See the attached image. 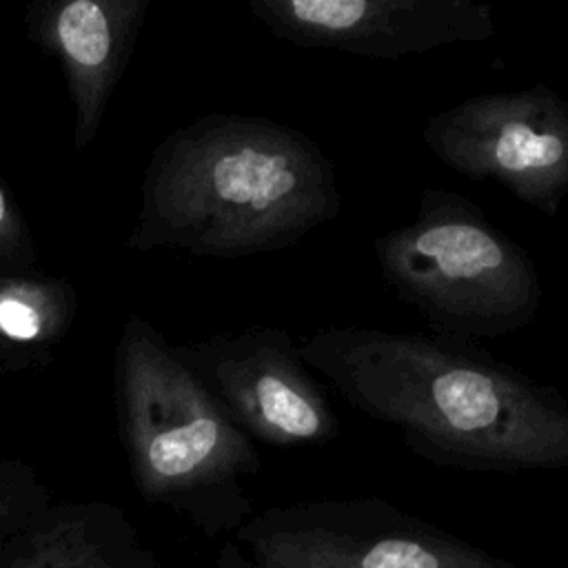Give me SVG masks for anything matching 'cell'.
Listing matches in <instances>:
<instances>
[{
    "mask_svg": "<svg viewBox=\"0 0 568 568\" xmlns=\"http://www.w3.org/2000/svg\"><path fill=\"white\" fill-rule=\"evenodd\" d=\"M297 346L353 408L397 428L430 464L475 473L568 466L564 395L477 342L342 326Z\"/></svg>",
    "mask_w": 568,
    "mask_h": 568,
    "instance_id": "6da1fadb",
    "label": "cell"
},
{
    "mask_svg": "<svg viewBox=\"0 0 568 568\" xmlns=\"http://www.w3.org/2000/svg\"><path fill=\"white\" fill-rule=\"evenodd\" d=\"M339 211L335 164L304 131L262 115L206 113L153 146L126 246L197 257L273 253Z\"/></svg>",
    "mask_w": 568,
    "mask_h": 568,
    "instance_id": "7a4b0ae2",
    "label": "cell"
},
{
    "mask_svg": "<svg viewBox=\"0 0 568 568\" xmlns=\"http://www.w3.org/2000/svg\"><path fill=\"white\" fill-rule=\"evenodd\" d=\"M118 435L138 493L204 537L235 532L255 510L246 479L262 470L246 437L173 357L144 317L122 324L113 353Z\"/></svg>",
    "mask_w": 568,
    "mask_h": 568,
    "instance_id": "3957f363",
    "label": "cell"
},
{
    "mask_svg": "<svg viewBox=\"0 0 568 568\" xmlns=\"http://www.w3.org/2000/svg\"><path fill=\"white\" fill-rule=\"evenodd\" d=\"M373 251L395 297L430 333L504 337L539 311L535 262L462 193L426 186L413 220L377 235Z\"/></svg>",
    "mask_w": 568,
    "mask_h": 568,
    "instance_id": "277c9868",
    "label": "cell"
},
{
    "mask_svg": "<svg viewBox=\"0 0 568 568\" xmlns=\"http://www.w3.org/2000/svg\"><path fill=\"white\" fill-rule=\"evenodd\" d=\"M231 541L277 568H515L379 497L268 506Z\"/></svg>",
    "mask_w": 568,
    "mask_h": 568,
    "instance_id": "5b68a950",
    "label": "cell"
},
{
    "mask_svg": "<svg viewBox=\"0 0 568 568\" xmlns=\"http://www.w3.org/2000/svg\"><path fill=\"white\" fill-rule=\"evenodd\" d=\"M422 138L455 173L497 182L544 215L568 195V109L544 82L466 98L430 115Z\"/></svg>",
    "mask_w": 568,
    "mask_h": 568,
    "instance_id": "8992f818",
    "label": "cell"
},
{
    "mask_svg": "<svg viewBox=\"0 0 568 568\" xmlns=\"http://www.w3.org/2000/svg\"><path fill=\"white\" fill-rule=\"evenodd\" d=\"M171 348L217 408L253 442L306 448L339 435V417L326 388L304 364L288 331L251 326Z\"/></svg>",
    "mask_w": 568,
    "mask_h": 568,
    "instance_id": "52a82bcc",
    "label": "cell"
},
{
    "mask_svg": "<svg viewBox=\"0 0 568 568\" xmlns=\"http://www.w3.org/2000/svg\"><path fill=\"white\" fill-rule=\"evenodd\" d=\"M251 16L302 49L397 60L495 36L493 7L473 0H248Z\"/></svg>",
    "mask_w": 568,
    "mask_h": 568,
    "instance_id": "ba28073f",
    "label": "cell"
},
{
    "mask_svg": "<svg viewBox=\"0 0 568 568\" xmlns=\"http://www.w3.org/2000/svg\"><path fill=\"white\" fill-rule=\"evenodd\" d=\"M149 7L151 0H55L33 7L29 16L31 38L62 67L78 151L100 131Z\"/></svg>",
    "mask_w": 568,
    "mask_h": 568,
    "instance_id": "9c48e42d",
    "label": "cell"
},
{
    "mask_svg": "<svg viewBox=\"0 0 568 568\" xmlns=\"http://www.w3.org/2000/svg\"><path fill=\"white\" fill-rule=\"evenodd\" d=\"M0 568H162L113 504H49L0 541Z\"/></svg>",
    "mask_w": 568,
    "mask_h": 568,
    "instance_id": "30bf717a",
    "label": "cell"
},
{
    "mask_svg": "<svg viewBox=\"0 0 568 568\" xmlns=\"http://www.w3.org/2000/svg\"><path fill=\"white\" fill-rule=\"evenodd\" d=\"M78 295L64 280L0 271V371L44 362L69 333Z\"/></svg>",
    "mask_w": 568,
    "mask_h": 568,
    "instance_id": "8fae6325",
    "label": "cell"
},
{
    "mask_svg": "<svg viewBox=\"0 0 568 568\" xmlns=\"http://www.w3.org/2000/svg\"><path fill=\"white\" fill-rule=\"evenodd\" d=\"M49 504V490L38 481L31 468L0 459V541Z\"/></svg>",
    "mask_w": 568,
    "mask_h": 568,
    "instance_id": "7c38bea8",
    "label": "cell"
},
{
    "mask_svg": "<svg viewBox=\"0 0 568 568\" xmlns=\"http://www.w3.org/2000/svg\"><path fill=\"white\" fill-rule=\"evenodd\" d=\"M36 260V244L29 226L0 184V271H27Z\"/></svg>",
    "mask_w": 568,
    "mask_h": 568,
    "instance_id": "4fadbf2b",
    "label": "cell"
},
{
    "mask_svg": "<svg viewBox=\"0 0 568 568\" xmlns=\"http://www.w3.org/2000/svg\"><path fill=\"white\" fill-rule=\"evenodd\" d=\"M217 568H277V566H268L264 561H257L255 557L246 555L237 544H233L231 539H226V544L220 548L217 559H215Z\"/></svg>",
    "mask_w": 568,
    "mask_h": 568,
    "instance_id": "5bb4252c",
    "label": "cell"
}]
</instances>
